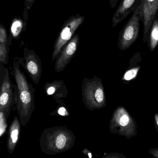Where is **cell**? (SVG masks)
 Masks as SVG:
<instances>
[{
	"instance_id": "22",
	"label": "cell",
	"mask_w": 158,
	"mask_h": 158,
	"mask_svg": "<svg viewBox=\"0 0 158 158\" xmlns=\"http://www.w3.org/2000/svg\"><path fill=\"white\" fill-rule=\"evenodd\" d=\"M149 153L154 158H158V148H151L149 150Z\"/></svg>"
},
{
	"instance_id": "1",
	"label": "cell",
	"mask_w": 158,
	"mask_h": 158,
	"mask_svg": "<svg viewBox=\"0 0 158 158\" xmlns=\"http://www.w3.org/2000/svg\"><path fill=\"white\" fill-rule=\"evenodd\" d=\"M12 74L15 82V84L13 83L15 106L20 123L23 127H26L29 122L35 108V89L28 82L20 69L17 58L14 60Z\"/></svg>"
},
{
	"instance_id": "3",
	"label": "cell",
	"mask_w": 158,
	"mask_h": 158,
	"mask_svg": "<svg viewBox=\"0 0 158 158\" xmlns=\"http://www.w3.org/2000/svg\"><path fill=\"white\" fill-rule=\"evenodd\" d=\"M82 99L85 108L90 110L106 106V99L102 80L96 76L85 78L81 84Z\"/></svg>"
},
{
	"instance_id": "8",
	"label": "cell",
	"mask_w": 158,
	"mask_h": 158,
	"mask_svg": "<svg viewBox=\"0 0 158 158\" xmlns=\"http://www.w3.org/2000/svg\"><path fill=\"white\" fill-rule=\"evenodd\" d=\"M24 55V58H18L19 65L27 71L32 81L39 84L42 73L40 59L32 49L25 48Z\"/></svg>"
},
{
	"instance_id": "12",
	"label": "cell",
	"mask_w": 158,
	"mask_h": 158,
	"mask_svg": "<svg viewBox=\"0 0 158 158\" xmlns=\"http://www.w3.org/2000/svg\"><path fill=\"white\" fill-rule=\"evenodd\" d=\"M21 125L19 117H15L9 127L6 142L7 150L10 154L15 151L19 141Z\"/></svg>"
},
{
	"instance_id": "15",
	"label": "cell",
	"mask_w": 158,
	"mask_h": 158,
	"mask_svg": "<svg viewBox=\"0 0 158 158\" xmlns=\"http://www.w3.org/2000/svg\"><path fill=\"white\" fill-rule=\"evenodd\" d=\"M23 27V21L19 19H14L11 27V31L13 36L16 38L20 34Z\"/></svg>"
},
{
	"instance_id": "24",
	"label": "cell",
	"mask_w": 158,
	"mask_h": 158,
	"mask_svg": "<svg viewBox=\"0 0 158 158\" xmlns=\"http://www.w3.org/2000/svg\"><path fill=\"white\" fill-rule=\"evenodd\" d=\"M155 123L156 128L158 132V113L155 114Z\"/></svg>"
},
{
	"instance_id": "2",
	"label": "cell",
	"mask_w": 158,
	"mask_h": 158,
	"mask_svg": "<svg viewBox=\"0 0 158 158\" xmlns=\"http://www.w3.org/2000/svg\"><path fill=\"white\" fill-rule=\"evenodd\" d=\"M73 132L66 126L45 129L40 139L42 151L48 155H56L70 150L76 143Z\"/></svg>"
},
{
	"instance_id": "25",
	"label": "cell",
	"mask_w": 158,
	"mask_h": 158,
	"mask_svg": "<svg viewBox=\"0 0 158 158\" xmlns=\"http://www.w3.org/2000/svg\"><path fill=\"white\" fill-rule=\"evenodd\" d=\"M1 69H1V67H0V73H1Z\"/></svg>"
},
{
	"instance_id": "6",
	"label": "cell",
	"mask_w": 158,
	"mask_h": 158,
	"mask_svg": "<svg viewBox=\"0 0 158 158\" xmlns=\"http://www.w3.org/2000/svg\"><path fill=\"white\" fill-rule=\"evenodd\" d=\"M84 20L85 17L77 13L71 15L64 22L54 45L52 55L53 61L56 59L63 46L72 38Z\"/></svg>"
},
{
	"instance_id": "5",
	"label": "cell",
	"mask_w": 158,
	"mask_h": 158,
	"mask_svg": "<svg viewBox=\"0 0 158 158\" xmlns=\"http://www.w3.org/2000/svg\"><path fill=\"white\" fill-rule=\"evenodd\" d=\"M141 21V3L119 33L118 44L121 51L129 49L139 37Z\"/></svg>"
},
{
	"instance_id": "7",
	"label": "cell",
	"mask_w": 158,
	"mask_h": 158,
	"mask_svg": "<svg viewBox=\"0 0 158 158\" xmlns=\"http://www.w3.org/2000/svg\"><path fill=\"white\" fill-rule=\"evenodd\" d=\"M4 73L0 85V113L7 119L15 106V94L8 69L5 68Z\"/></svg>"
},
{
	"instance_id": "20",
	"label": "cell",
	"mask_w": 158,
	"mask_h": 158,
	"mask_svg": "<svg viewBox=\"0 0 158 158\" xmlns=\"http://www.w3.org/2000/svg\"><path fill=\"white\" fill-rule=\"evenodd\" d=\"M35 0H25V8L26 10H28L31 8Z\"/></svg>"
},
{
	"instance_id": "14",
	"label": "cell",
	"mask_w": 158,
	"mask_h": 158,
	"mask_svg": "<svg viewBox=\"0 0 158 158\" xmlns=\"http://www.w3.org/2000/svg\"><path fill=\"white\" fill-rule=\"evenodd\" d=\"M147 43L151 52H153L158 45V18L155 19L152 23Z\"/></svg>"
},
{
	"instance_id": "4",
	"label": "cell",
	"mask_w": 158,
	"mask_h": 158,
	"mask_svg": "<svg viewBox=\"0 0 158 158\" xmlns=\"http://www.w3.org/2000/svg\"><path fill=\"white\" fill-rule=\"evenodd\" d=\"M109 128L111 133L124 136L129 140L137 134V123L123 107H118L115 109Z\"/></svg>"
},
{
	"instance_id": "9",
	"label": "cell",
	"mask_w": 158,
	"mask_h": 158,
	"mask_svg": "<svg viewBox=\"0 0 158 158\" xmlns=\"http://www.w3.org/2000/svg\"><path fill=\"white\" fill-rule=\"evenodd\" d=\"M157 18H158V0H142L141 21L143 25V42H147L151 25Z\"/></svg>"
},
{
	"instance_id": "11",
	"label": "cell",
	"mask_w": 158,
	"mask_h": 158,
	"mask_svg": "<svg viewBox=\"0 0 158 158\" xmlns=\"http://www.w3.org/2000/svg\"><path fill=\"white\" fill-rule=\"evenodd\" d=\"M141 2L142 0H121L112 17V28H115L131 12H134Z\"/></svg>"
},
{
	"instance_id": "19",
	"label": "cell",
	"mask_w": 158,
	"mask_h": 158,
	"mask_svg": "<svg viewBox=\"0 0 158 158\" xmlns=\"http://www.w3.org/2000/svg\"><path fill=\"white\" fill-rule=\"evenodd\" d=\"M125 158V156H123V154H119L118 153H110L104 156V158Z\"/></svg>"
},
{
	"instance_id": "23",
	"label": "cell",
	"mask_w": 158,
	"mask_h": 158,
	"mask_svg": "<svg viewBox=\"0 0 158 158\" xmlns=\"http://www.w3.org/2000/svg\"><path fill=\"white\" fill-rule=\"evenodd\" d=\"M119 1V0H110L109 3L111 8H115Z\"/></svg>"
},
{
	"instance_id": "17",
	"label": "cell",
	"mask_w": 158,
	"mask_h": 158,
	"mask_svg": "<svg viewBox=\"0 0 158 158\" xmlns=\"http://www.w3.org/2000/svg\"><path fill=\"white\" fill-rule=\"evenodd\" d=\"M8 62V53L5 44L0 43V63L7 64Z\"/></svg>"
},
{
	"instance_id": "10",
	"label": "cell",
	"mask_w": 158,
	"mask_h": 158,
	"mask_svg": "<svg viewBox=\"0 0 158 158\" xmlns=\"http://www.w3.org/2000/svg\"><path fill=\"white\" fill-rule=\"evenodd\" d=\"M78 34H74L71 39L63 46L56 61L55 70L57 72L63 71L71 62L77 53L80 41Z\"/></svg>"
},
{
	"instance_id": "16",
	"label": "cell",
	"mask_w": 158,
	"mask_h": 158,
	"mask_svg": "<svg viewBox=\"0 0 158 158\" xmlns=\"http://www.w3.org/2000/svg\"><path fill=\"white\" fill-rule=\"evenodd\" d=\"M140 68H141V67L139 66L131 68L130 69L128 70L125 72L123 79L126 81H130L133 79L135 78H136Z\"/></svg>"
},
{
	"instance_id": "21",
	"label": "cell",
	"mask_w": 158,
	"mask_h": 158,
	"mask_svg": "<svg viewBox=\"0 0 158 158\" xmlns=\"http://www.w3.org/2000/svg\"><path fill=\"white\" fill-rule=\"evenodd\" d=\"M57 113H58V114H59V115H61V116H69V113L68 112L65 108L64 107H60L58 109Z\"/></svg>"
},
{
	"instance_id": "18",
	"label": "cell",
	"mask_w": 158,
	"mask_h": 158,
	"mask_svg": "<svg viewBox=\"0 0 158 158\" xmlns=\"http://www.w3.org/2000/svg\"><path fill=\"white\" fill-rule=\"evenodd\" d=\"M7 40L6 31L3 26L0 25V43L6 44Z\"/></svg>"
},
{
	"instance_id": "13",
	"label": "cell",
	"mask_w": 158,
	"mask_h": 158,
	"mask_svg": "<svg viewBox=\"0 0 158 158\" xmlns=\"http://www.w3.org/2000/svg\"><path fill=\"white\" fill-rule=\"evenodd\" d=\"M44 90L47 95L52 96L56 101L65 98L68 93L63 80H54L47 83L44 85Z\"/></svg>"
}]
</instances>
